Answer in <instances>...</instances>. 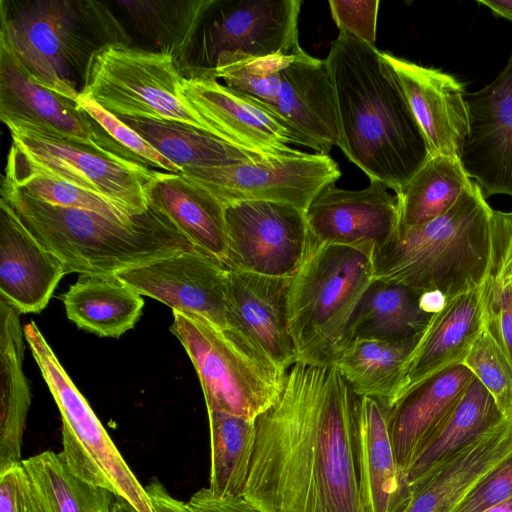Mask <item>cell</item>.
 I'll use <instances>...</instances> for the list:
<instances>
[{
	"label": "cell",
	"instance_id": "42",
	"mask_svg": "<svg viewBox=\"0 0 512 512\" xmlns=\"http://www.w3.org/2000/svg\"><path fill=\"white\" fill-rule=\"evenodd\" d=\"M328 4L340 32L374 45L380 4L378 0H330Z\"/></svg>",
	"mask_w": 512,
	"mask_h": 512
},
{
	"label": "cell",
	"instance_id": "31",
	"mask_svg": "<svg viewBox=\"0 0 512 512\" xmlns=\"http://www.w3.org/2000/svg\"><path fill=\"white\" fill-rule=\"evenodd\" d=\"M503 419L491 394L474 377L454 409L412 462L406 474L409 486Z\"/></svg>",
	"mask_w": 512,
	"mask_h": 512
},
{
	"label": "cell",
	"instance_id": "37",
	"mask_svg": "<svg viewBox=\"0 0 512 512\" xmlns=\"http://www.w3.org/2000/svg\"><path fill=\"white\" fill-rule=\"evenodd\" d=\"M210 431V486L220 498L240 497L249 474L256 440L255 421L207 410Z\"/></svg>",
	"mask_w": 512,
	"mask_h": 512
},
{
	"label": "cell",
	"instance_id": "4",
	"mask_svg": "<svg viewBox=\"0 0 512 512\" xmlns=\"http://www.w3.org/2000/svg\"><path fill=\"white\" fill-rule=\"evenodd\" d=\"M0 200L62 261L67 274H115L176 252L199 250L150 206L132 222L123 223L95 212L51 205L3 179Z\"/></svg>",
	"mask_w": 512,
	"mask_h": 512
},
{
	"label": "cell",
	"instance_id": "3",
	"mask_svg": "<svg viewBox=\"0 0 512 512\" xmlns=\"http://www.w3.org/2000/svg\"><path fill=\"white\" fill-rule=\"evenodd\" d=\"M493 211L472 182L441 216L398 225L373 253V278L446 300L480 287L490 273Z\"/></svg>",
	"mask_w": 512,
	"mask_h": 512
},
{
	"label": "cell",
	"instance_id": "41",
	"mask_svg": "<svg viewBox=\"0 0 512 512\" xmlns=\"http://www.w3.org/2000/svg\"><path fill=\"white\" fill-rule=\"evenodd\" d=\"M483 322L512 366V279L482 284Z\"/></svg>",
	"mask_w": 512,
	"mask_h": 512
},
{
	"label": "cell",
	"instance_id": "32",
	"mask_svg": "<svg viewBox=\"0 0 512 512\" xmlns=\"http://www.w3.org/2000/svg\"><path fill=\"white\" fill-rule=\"evenodd\" d=\"M119 118L182 171L269 158L235 147L203 130L180 122Z\"/></svg>",
	"mask_w": 512,
	"mask_h": 512
},
{
	"label": "cell",
	"instance_id": "17",
	"mask_svg": "<svg viewBox=\"0 0 512 512\" xmlns=\"http://www.w3.org/2000/svg\"><path fill=\"white\" fill-rule=\"evenodd\" d=\"M469 133L460 162L485 198L512 197V52L492 82L466 96Z\"/></svg>",
	"mask_w": 512,
	"mask_h": 512
},
{
	"label": "cell",
	"instance_id": "27",
	"mask_svg": "<svg viewBox=\"0 0 512 512\" xmlns=\"http://www.w3.org/2000/svg\"><path fill=\"white\" fill-rule=\"evenodd\" d=\"M146 196L149 206L164 215L197 249L224 264L228 245L225 207L212 194L180 173L155 170Z\"/></svg>",
	"mask_w": 512,
	"mask_h": 512
},
{
	"label": "cell",
	"instance_id": "5",
	"mask_svg": "<svg viewBox=\"0 0 512 512\" xmlns=\"http://www.w3.org/2000/svg\"><path fill=\"white\" fill-rule=\"evenodd\" d=\"M0 45L28 77L77 103V76L84 78L91 54L110 43L129 45L111 12L100 2L37 0L0 2Z\"/></svg>",
	"mask_w": 512,
	"mask_h": 512
},
{
	"label": "cell",
	"instance_id": "8",
	"mask_svg": "<svg viewBox=\"0 0 512 512\" xmlns=\"http://www.w3.org/2000/svg\"><path fill=\"white\" fill-rule=\"evenodd\" d=\"M182 78L167 53L110 43L91 54L80 95L117 117L175 121L215 136L182 94Z\"/></svg>",
	"mask_w": 512,
	"mask_h": 512
},
{
	"label": "cell",
	"instance_id": "46",
	"mask_svg": "<svg viewBox=\"0 0 512 512\" xmlns=\"http://www.w3.org/2000/svg\"><path fill=\"white\" fill-rule=\"evenodd\" d=\"M194 512H260L242 496L220 498L212 494L209 488H201L187 502Z\"/></svg>",
	"mask_w": 512,
	"mask_h": 512
},
{
	"label": "cell",
	"instance_id": "13",
	"mask_svg": "<svg viewBox=\"0 0 512 512\" xmlns=\"http://www.w3.org/2000/svg\"><path fill=\"white\" fill-rule=\"evenodd\" d=\"M12 144L36 168L93 192L131 215L149 209L147 184L155 170L114 159L81 143L20 128H9Z\"/></svg>",
	"mask_w": 512,
	"mask_h": 512
},
{
	"label": "cell",
	"instance_id": "33",
	"mask_svg": "<svg viewBox=\"0 0 512 512\" xmlns=\"http://www.w3.org/2000/svg\"><path fill=\"white\" fill-rule=\"evenodd\" d=\"M432 316L421 304V293L403 285L374 279L358 308L352 340L405 341L419 338Z\"/></svg>",
	"mask_w": 512,
	"mask_h": 512
},
{
	"label": "cell",
	"instance_id": "47",
	"mask_svg": "<svg viewBox=\"0 0 512 512\" xmlns=\"http://www.w3.org/2000/svg\"><path fill=\"white\" fill-rule=\"evenodd\" d=\"M145 490L154 512H194L188 503H184L171 496L157 479L151 480L145 487Z\"/></svg>",
	"mask_w": 512,
	"mask_h": 512
},
{
	"label": "cell",
	"instance_id": "39",
	"mask_svg": "<svg viewBox=\"0 0 512 512\" xmlns=\"http://www.w3.org/2000/svg\"><path fill=\"white\" fill-rule=\"evenodd\" d=\"M463 364L491 394L503 418L512 420V366L484 322Z\"/></svg>",
	"mask_w": 512,
	"mask_h": 512
},
{
	"label": "cell",
	"instance_id": "14",
	"mask_svg": "<svg viewBox=\"0 0 512 512\" xmlns=\"http://www.w3.org/2000/svg\"><path fill=\"white\" fill-rule=\"evenodd\" d=\"M0 117L8 129L51 135L84 144L114 159L140 162L76 102L32 81L12 53L1 45Z\"/></svg>",
	"mask_w": 512,
	"mask_h": 512
},
{
	"label": "cell",
	"instance_id": "34",
	"mask_svg": "<svg viewBox=\"0 0 512 512\" xmlns=\"http://www.w3.org/2000/svg\"><path fill=\"white\" fill-rule=\"evenodd\" d=\"M212 0L117 1L160 52L171 55L182 74L200 24Z\"/></svg>",
	"mask_w": 512,
	"mask_h": 512
},
{
	"label": "cell",
	"instance_id": "36",
	"mask_svg": "<svg viewBox=\"0 0 512 512\" xmlns=\"http://www.w3.org/2000/svg\"><path fill=\"white\" fill-rule=\"evenodd\" d=\"M44 512H111L114 494L72 472L51 450L22 460Z\"/></svg>",
	"mask_w": 512,
	"mask_h": 512
},
{
	"label": "cell",
	"instance_id": "50",
	"mask_svg": "<svg viewBox=\"0 0 512 512\" xmlns=\"http://www.w3.org/2000/svg\"><path fill=\"white\" fill-rule=\"evenodd\" d=\"M483 512H512V497L504 502L490 507Z\"/></svg>",
	"mask_w": 512,
	"mask_h": 512
},
{
	"label": "cell",
	"instance_id": "35",
	"mask_svg": "<svg viewBox=\"0 0 512 512\" xmlns=\"http://www.w3.org/2000/svg\"><path fill=\"white\" fill-rule=\"evenodd\" d=\"M471 178L456 157L430 156L405 188L395 194L399 224H425L448 211L471 185Z\"/></svg>",
	"mask_w": 512,
	"mask_h": 512
},
{
	"label": "cell",
	"instance_id": "10",
	"mask_svg": "<svg viewBox=\"0 0 512 512\" xmlns=\"http://www.w3.org/2000/svg\"><path fill=\"white\" fill-rule=\"evenodd\" d=\"M301 5L300 0H212L185 72L294 50L300 45Z\"/></svg>",
	"mask_w": 512,
	"mask_h": 512
},
{
	"label": "cell",
	"instance_id": "12",
	"mask_svg": "<svg viewBox=\"0 0 512 512\" xmlns=\"http://www.w3.org/2000/svg\"><path fill=\"white\" fill-rule=\"evenodd\" d=\"M225 266L271 277H292L304 262L313 236L306 211L271 201L225 206Z\"/></svg>",
	"mask_w": 512,
	"mask_h": 512
},
{
	"label": "cell",
	"instance_id": "29",
	"mask_svg": "<svg viewBox=\"0 0 512 512\" xmlns=\"http://www.w3.org/2000/svg\"><path fill=\"white\" fill-rule=\"evenodd\" d=\"M62 300L71 321L101 337L119 338L132 329L144 307L141 295L115 274H80Z\"/></svg>",
	"mask_w": 512,
	"mask_h": 512
},
{
	"label": "cell",
	"instance_id": "28",
	"mask_svg": "<svg viewBox=\"0 0 512 512\" xmlns=\"http://www.w3.org/2000/svg\"><path fill=\"white\" fill-rule=\"evenodd\" d=\"M20 312L0 298V472L20 463L31 391L23 371Z\"/></svg>",
	"mask_w": 512,
	"mask_h": 512
},
{
	"label": "cell",
	"instance_id": "48",
	"mask_svg": "<svg viewBox=\"0 0 512 512\" xmlns=\"http://www.w3.org/2000/svg\"><path fill=\"white\" fill-rule=\"evenodd\" d=\"M477 3L488 7L495 15L512 21V0H478Z\"/></svg>",
	"mask_w": 512,
	"mask_h": 512
},
{
	"label": "cell",
	"instance_id": "20",
	"mask_svg": "<svg viewBox=\"0 0 512 512\" xmlns=\"http://www.w3.org/2000/svg\"><path fill=\"white\" fill-rule=\"evenodd\" d=\"M283 118L328 154L338 146V126L332 83L325 60L299 45L284 53L271 101L263 105Z\"/></svg>",
	"mask_w": 512,
	"mask_h": 512
},
{
	"label": "cell",
	"instance_id": "6",
	"mask_svg": "<svg viewBox=\"0 0 512 512\" xmlns=\"http://www.w3.org/2000/svg\"><path fill=\"white\" fill-rule=\"evenodd\" d=\"M373 253L314 237L287 291V325L296 363L335 365L352 341L353 323L374 280Z\"/></svg>",
	"mask_w": 512,
	"mask_h": 512
},
{
	"label": "cell",
	"instance_id": "15",
	"mask_svg": "<svg viewBox=\"0 0 512 512\" xmlns=\"http://www.w3.org/2000/svg\"><path fill=\"white\" fill-rule=\"evenodd\" d=\"M181 91L214 135L235 147L267 157L300 151L290 144L316 153L315 145L283 118L217 79L183 76Z\"/></svg>",
	"mask_w": 512,
	"mask_h": 512
},
{
	"label": "cell",
	"instance_id": "16",
	"mask_svg": "<svg viewBox=\"0 0 512 512\" xmlns=\"http://www.w3.org/2000/svg\"><path fill=\"white\" fill-rule=\"evenodd\" d=\"M227 270L215 257L191 250L176 252L115 275L140 295L226 330Z\"/></svg>",
	"mask_w": 512,
	"mask_h": 512
},
{
	"label": "cell",
	"instance_id": "22",
	"mask_svg": "<svg viewBox=\"0 0 512 512\" xmlns=\"http://www.w3.org/2000/svg\"><path fill=\"white\" fill-rule=\"evenodd\" d=\"M66 274L62 261L0 200V298L20 314L40 312Z\"/></svg>",
	"mask_w": 512,
	"mask_h": 512
},
{
	"label": "cell",
	"instance_id": "30",
	"mask_svg": "<svg viewBox=\"0 0 512 512\" xmlns=\"http://www.w3.org/2000/svg\"><path fill=\"white\" fill-rule=\"evenodd\" d=\"M419 338L354 339L335 366L359 397L376 399L391 409L401 397L406 363Z\"/></svg>",
	"mask_w": 512,
	"mask_h": 512
},
{
	"label": "cell",
	"instance_id": "45",
	"mask_svg": "<svg viewBox=\"0 0 512 512\" xmlns=\"http://www.w3.org/2000/svg\"><path fill=\"white\" fill-rule=\"evenodd\" d=\"M495 281L512 279V212L493 211L490 273Z\"/></svg>",
	"mask_w": 512,
	"mask_h": 512
},
{
	"label": "cell",
	"instance_id": "43",
	"mask_svg": "<svg viewBox=\"0 0 512 512\" xmlns=\"http://www.w3.org/2000/svg\"><path fill=\"white\" fill-rule=\"evenodd\" d=\"M512 497V454L487 474L453 512H483Z\"/></svg>",
	"mask_w": 512,
	"mask_h": 512
},
{
	"label": "cell",
	"instance_id": "7",
	"mask_svg": "<svg viewBox=\"0 0 512 512\" xmlns=\"http://www.w3.org/2000/svg\"><path fill=\"white\" fill-rule=\"evenodd\" d=\"M173 311L170 331L186 350L200 380L207 410L255 421L279 398L287 372L249 338Z\"/></svg>",
	"mask_w": 512,
	"mask_h": 512
},
{
	"label": "cell",
	"instance_id": "24",
	"mask_svg": "<svg viewBox=\"0 0 512 512\" xmlns=\"http://www.w3.org/2000/svg\"><path fill=\"white\" fill-rule=\"evenodd\" d=\"M474 377L464 364L450 367L412 389L389 409L391 443L405 476Z\"/></svg>",
	"mask_w": 512,
	"mask_h": 512
},
{
	"label": "cell",
	"instance_id": "49",
	"mask_svg": "<svg viewBox=\"0 0 512 512\" xmlns=\"http://www.w3.org/2000/svg\"><path fill=\"white\" fill-rule=\"evenodd\" d=\"M111 512H138V511L124 498L115 496L113 504H112Z\"/></svg>",
	"mask_w": 512,
	"mask_h": 512
},
{
	"label": "cell",
	"instance_id": "11",
	"mask_svg": "<svg viewBox=\"0 0 512 512\" xmlns=\"http://www.w3.org/2000/svg\"><path fill=\"white\" fill-rule=\"evenodd\" d=\"M184 178L212 194L224 207L243 201H271L307 210L315 197L341 176L323 153L295 154L227 166L184 170Z\"/></svg>",
	"mask_w": 512,
	"mask_h": 512
},
{
	"label": "cell",
	"instance_id": "25",
	"mask_svg": "<svg viewBox=\"0 0 512 512\" xmlns=\"http://www.w3.org/2000/svg\"><path fill=\"white\" fill-rule=\"evenodd\" d=\"M482 327V285L448 299L433 314L407 360L400 399L432 376L463 364Z\"/></svg>",
	"mask_w": 512,
	"mask_h": 512
},
{
	"label": "cell",
	"instance_id": "2",
	"mask_svg": "<svg viewBox=\"0 0 512 512\" xmlns=\"http://www.w3.org/2000/svg\"><path fill=\"white\" fill-rule=\"evenodd\" d=\"M338 146L372 180L400 193L430 158L400 80L374 45L339 32L325 59Z\"/></svg>",
	"mask_w": 512,
	"mask_h": 512
},
{
	"label": "cell",
	"instance_id": "23",
	"mask_svg": "<svg viewBox=\"0 0 512 512\" xmlns=\"http://www.w3.org/2000/svg\"><path fill=\"white\" fill-rule=\"evenodd\" d=\"M511 454L512 420L503 419L411 485L403 512H453Z\"/></svg>",
	"mask_w": 512,
	"mask_h": 512
},
{
	"label": "cell",
	"instance_id": "38",
	"mask_svg": "<svg viewBox=\"0 0 512 512\" xmlns=\"http://www.w3.org/2000/svg\"><path fill=\"white\" fill-rule=\"evenodd\" d=\"M2 179L51 205L83 209L123 223H130L137 216L93 192L36 168L13 144Z\"/></svg>",
	"mask_w": 512,
	"mask_h": 512
},
{
	"label": "cell",
	"instance_id": "44",
	"mask_svg": "<svg viewBox=\"0 0 512 512\" xmlns=\"http://www.w3.org/2000/svg\"><path fill=\"white\" fill-rule=\"evenodd\" d=\"M0 512H44L22 461L0 472Z\"/></svg>",
	"mask_w": 512,
	"mask_h": 512
},
{
	"label": "cell",
	"instance_id": "9",
	"mask_svg": "<svg viewBox=\"0 0 512 512\" xmlns=\"http://www.w3.org/2000/svg\"><path fill=\"white\" fill-rule=\"evenodd\" d=\"M24 337L61 414L63 460L78 477L124 498L138 512H154L145 488L34 321L25 325Z\"/></svg>",
	"mask_w": 512,
	"mask_h": 512
},
{
	"label": "cell",
	"instance_id": "18",
	"mask_svg": "<svg viewBox=\"0 0 512 512\" xmlns=\"http://www.w3.org/2000/svg\"><path fill=\"white\" fill-rule=\"evenodd\" d=\"M306 218L317 241L374 253L398 227V200L376 180L361 190L331 183L311 202Z\"/></svg>",
	"mask_w": 512,
	"mask_h": 512
},
{
	"label": "cell",
	"instance_id": "1",
	"mask_svg": "<svg viewBox=\"0 0 512 512\" xmlns=\"http://www.w3.org/2000/svg\"><path fill=\"white\" fill-rule=\"evenodd\" d=\"M360 397L335 365L295 363L256 420L242 497L260 512H365L360 499Z\"/></svg>",
	"mask_w": 512,
	"mask_h": 512
},
{
	"label": "cell",
	"instance_id": "40",
	"mask_svg": "<svg viewBox=\"0 0 512 512\" xmlns=\"http://www.w3.org/2000/svg\"><path fill=\"white\" fill-rule=\"evenodd\" d=\"M77 104L121 147L148 167H155L168 173L182 170L165 158L149 142L119 117L109 113L93 100L79 96Z\"/></svg>",
	"mask_w": 512,
	"mask_h": 512
},
{
	"label": "cell",
	"instance_id": "26",
	"mask_svg": "<svg viewBox=\"0 0 512 512\" xmlns=\"http://www.w3.org/2000/svg\"><path fill=\"white\" fill-rule=\"evenodd\" d=\"M388 413L389 409L378 400L360 397L357 461L365 512H403L410 500V486L391 443Z\"/></svg>",
	"mask_w": 512,
	"mask_h": 512
},
{
	"label": "cell",
	"instance_id": "21",
	"mask_svg": "<svg viewBox=\"0 0 512 512\" xmlns=\"http://www.w3.org/2000/svg\"><path fill=\"white\" fill-rule=\"evenodd\" d=\"M395 70L430 156L459 158L469 133V110L460 82L434 68L382 52Z\"/></svg>",
	"mask_w": 512,
	"mask_h": 512
},
{
	"label": "cell",
	"instance_id": "19",
	"mask_svg": "<svg viewBox=\"0 0 512 512\" xmlns=\"http://www.w3.org/2000/svg\"><path fill=\"white\" fill-rule=\"evenodd\" d=\"M291 278L228 269L225 284L228 328L249 338L286 372L296 363L287 325Z\"/></svg>",
	"mask_w": 512,
	"mask_h": 512
}]
</instances>
